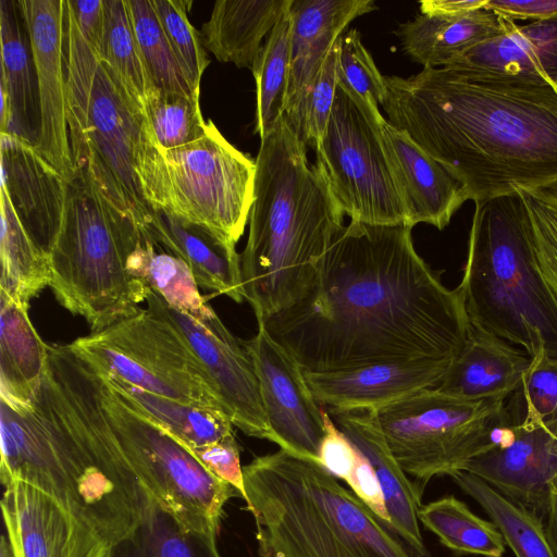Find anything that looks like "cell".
Segmentation results:
<instances>
[{
    "mask_svg": "<svg viewBox=\"0 0 557 557\" xmlns=\"http://www.w3.org/2000/svg\"><path fill=\"white\" fill-rule=\"evenodd\" d=\"M134 32L153 88L199 98L187 81L151 0H127Z\"/></svg>",
    "mask_w": 557,
    "mask_h": 557,
    "instance_id": "cell-39",
    "label": "cell"
},
{
    "mask_svg": "<svg viewBox=\"0 0 557 557\" xmlns=\"http://www.w3.org/2000/svg\"><path fill=\"white\" fill-rule=\"evenodd\" d=\"M144 110L161 150L190 144L206 134L208 121L201 114L199 98L152 88Z\"/></svg>",
    "mask_w": 557,
    "mask_h": 557,
    "instance_id": "cell-40",
    "label": "cell"
},
{
    "mask_svg": "<svg viewBox=\"0 0 557 557\" xmlns=\"http://www.w3.org/2000/svg\"><path fill=\"white\" fill-rule=\"evenodd\" d=\"M48 345L33 326L27 309L0 290V398L27 408L41 385Z\"/></svg>",
    "mask_w": 557,
    "mask_h": 557,
    "instance_id": "cell-30",
    "label": "cell"
},
{
    "mask_svg": "<svg viewBox=\"0 0 557 557\" xmlns=\"http://www.w3.org/2000/svg\"><path fill=\"white\" fill-rule=\"evenodd\" d=\"M260 140L240 267L244 298L265 321L308 293L344 212L286 116Z\"/></svg>",
    "mask_w": 557,
    "mask_h": 557,
    "instance_id": "cell-4",
    "label": "cell"
},
{
    "mask_svg": "<svg viewBox=\"0 0 557 557\" xmlns=\"http://www.w3.org/2000/svg\"><path fill=\"white\" fill-rule=\"evenodd\" d=\"M67 347L94 368L136 387L224 412L185 339L165 318L149 309L76 338Z\"/></svg>",
    "mask_w": 557,
    "mask_h": 557,
    "instance_id": "cell-13",
    "label": "cell"
},
{
    "mask_svg": "<svg viewBox=\"0 0 557 557\" xmlns=\"http://www.w3.org/2000/svg\"><path fill=\"white\" fill-rule=\"evenodd\" d=\"M548 540L557 556V494H553L550 507L545 521Z\"/></svg>",
    "mask_w": 557,
    "mask_h": 557,
    "instance_id": "cell-52",
    "label": "cell"
},
{
    "mask_svg": "<svg viewBox=\"0 0 557 557\" xmlns=\"http://www.w3.org/2000/svg\"><path fill=\"white\" fill-rule=\"evenodd\" d=\"M339 430L368 459L381 484L389 525L413 557H429L419 525L422 491L393 456L375 410L333 411Z\"/></svg>",
    "mask_w": 557,
    "mask_h": 557,
    "instance_id": "cell-23",
    "label": "cell"
},
{
    "mask_svg": "<svg viewBox=\"0 0 557 557\" xmlns=\"http://www.w3.org/2000/svg\"><path fill=\"white\" fill-rule=\"evenodd\" d=\"M486 8L513 22L517 20L536 22L557 15V0H487Z\"/></svg>",
    "mask_w": 557,
    "mask_h": 557,
    "instance_id": "cell-50",
    "label": "cell"
},
{
    "mask_svg": "<svg viewBox=\"0 0 557 557\" xmlns=\"http://www.w3.org/2000/svg\"><path fill=\"white\" fill-rule=\"evenodd\" d=\"M384 438L403 470L424 486L465 471L512 433L506 399L465 400L426 388L375 410Z\"/></svg>",
    "mask_w": 557,
    "mask_h": 557,
    "instance_id": "cell-11",
    "label": "cell"
},
{
    "mask_svg": "<svg viewBox=\"0 0 557 557\" xmlns=\"http://www.w3.org/2000/svg\"><path fill=\"white\" fill-rule=\"evenodd\" d=\"M103 7L104 35L100 58L145 113V102L153 87L134 32L127 0H103Z\"/></svg>",
    "mask_w": 557,
    "mask_h": 557,
    "instance_id": "cell-38",
    "label": "cell"
},
{
    "mask_svg": "<svg viewBox=\"0 0 557 557\" xmlns=\"http://www.w3.org/2000/svg\"><path fill=\"white\" fill-rule=\"evenodd\" d=\"M376 10L373 0H293L290 74L285 116L297 119L320 69L344 29L356 17Z\"/></svg>",
    "mask_w": 557,
    "mask_h": 557,
    "instance_id": "cell-22",
    "label": "cell"
},
{
    "mask_svg": "<svg viewBox=\"0 0 557 557\" xmlns=\"http://www.w3.org/2000/svg\"><path fill=\"white\" fill-rule=\"evenodd\" d=\"M143 237L82 174L67 182L63 221L49 251L50 287L91 332L137 313L147 288L128 271V258Z\"/></svg>",
    "mask_w": 557,
    "mask_h": 557,
    "instance_id": "cell-8",
    "label": "cell"
},
{
    "mask_svg": "<svg viewBox=\"0 0 557 557\" xmlns=\"http://www.w3.org/2000/svg\"><path fill=\"white\" fill-rule=\"evenodd\" d=\"M128 271L171 307L199 322L206 323L216 315L200 294L188 265L178 257L161 251L151 239L137 240L128 258Z\"/></svg>",
    "mask_w": 557,
    "mask_h": 557,
    "instance_id": "cell-34",
    "label": "cell"
},
{
    "mask_svg": "<svg viewBox=\"0 0 557 557\" xmlns=\"http://www.w3.org/2000/svg\"><path fill=\"white\" fill-rule=\"evenodd\" d=\"M449 476L487 513L516 557H557L548 540L545 521L539 516L468 471H458Z\"/></svg>",
    "mask_w": 557,
    "mask_h": 557,
    "instance_id": "cell-35",
    "label": "cell"
},
{
    "mask_svg": "<svg viewBox=\"0 0 557 557\" xmlns=\"http://www.w3.org/2000/svg\"><path fill=\"white\" fill-rule=\"evenodd\" d=\"M459 289L472 329L557 360V298L536 265L529 218L512 193L474 203Z\"/></svg>",
    "mask_w": 557,
    "mask_h": 557,
    "instance_id": "cell-6",
    "label": "cell"
},
{
    "mask_svg": "<svg viewBox=\"0 0 557 557\" xmlns=\"http://www.w3.org/2000/svg\"><path fill=\"white\" fill-rule=\"evenodd\" d=\"M0 557H14L9 540L5 536L1 537Z\"/></svg>",
    "mask_w": 557,
    "mask_h": 557,
    "instance_id": "cell-53",
    "label": "cell"
},
{
    "mask_svg": "<svg viewBox=\"0 0 557 557\" xmlns=\"http://www.w3.org/2000/svg\"><path fill=\"white\" fill-rule=\"evenodd\" d=\"M418 518L444 546L457 554L502 557L506 550L504 536L494 522L476 516L454 496L421 505Z\"/></svg>",
    "mask_w": 557,
    "mask_h": 557,
    "instance_id": "cell-36",
    "label": "cell"
},
{
    "mask_svg": "<svg viewBox=\"0 0 557 557\" xmlns=\"http://www.w3.org/2000/svg\"><path fill=\"white\" fill-rule=\"evenodd\" d=\"M260 557H413L320 465L284 449L243 467Z\"/></svg>",
    "mask_w": 557,
    "mask_h": 557,
    "instance_id": "cell-5",
    "label": "cell"
},
{
    "mask_svg": "<svg viewBox=\"0 0 557 557\" xmlns=\"http://www.w3.org/2000/svg\"><path fill=\"white\" fill-rule=\"evenodd\" d=\"M256 161L235 148L208 120L196 141L161 150L151 131L138 175L151 210H161L235 244L249 220L255 198Z\"/></svg>",
    "mask_w": 557,
    "mask_h": 557,
    "instance_id": "cell-9",
    "label": "cell"
},
{
    "mask_svg": "<svg viewBox=\"0 0 557 557\" xmlns=\"http://www.w3.org/2000/svg\"><path fill=\"white\" fill-rule=\"evenodd\" d=\"M256 82V132L272 134L285 116L290 74V21L288 13L268 35L252 67Z\"/></svg>",
    "mask_w": 557,
    "mask_h": 557,
    "instance_id": "cell-37",
    "label": "cell"
},
{
    "mask_svg": "<svg viewBox=\"0 0 557 557\" xmlns=\"http://www.w3.org/2000/svg\"><path fill=\"white\" fill-rule=\"evenodd\" d=\"M450 363L382 362L334 372H304L319 404L333 411L377 410L426 388H436Z\"/></svg>",
    "mask_w": 557,
    "mask_h": 557,
    "instance_id": "cell-20",
    "label": "cell"
},
{
    "mask_svg": "<svg viewBox=\"0 0 557 557\" xmlns=\"http://www.w3.org/2000/svg\"><path fill=\"white\" fill-rule=\"evenodd\" d=\"M350 491L382 520L389 525V516L387 513L384 494L376 474L368 461L360 453L356 467L346 481Z\"/></svg>",
    "mask_w": 557,
    "mask_h": 557,
    "instance_id": "cell-48",
    "label": "cell"
},
{
    "mask_svg": "<svg viewBox=\"0 0 557 557\" xmlns=\"http://www.w3.org/2000/svg\"><path fill=\"white\" fill-rule=\"evenodd\" d=\"M379 107L337 84L315 164L351 221L407 224V213L386 153ZM408 225V224H407Z\"/></svg>",
    "mask_w": 557,
    "mask_h": 557,
    "instance_id": "cell-12",
    "label": "cell"
},
{
    "mask_svg": "<svg viewBox=\"0 0 557 557\" xmlns=\"http://www.w3.org/2000/svg\"><path fill=\"white\" fill-rule=\"evenodd\" d=\"M69 350L84 386L139 484L182 524L218 533L223 507L235 488L212 474L187 446L122 399L95 368Z\"/></svg>",
    "mask_w": 557,
    "mask_h": 557,
    "instance_id": "cell-10",
    "label": "cell"
},
{
    "mask_svg": "<svg viewBox=\"0 0 557 557\" xmlns=\"http://www.w3.org/2000/svg\"><path fill=\"white\" fill-rule=\"evenodd\" d=\"M411 232L350 220L308 293L262 321L304 372L458 356L471 331L462 294L417 252Z\"/></svg>",
    "mask_w": 557,
    "mask_h": 557,
    "instance_id": "cell-1",
    "label": "cell"
},
{
    "mask_svg": "<svg viewBox=\"0 0 557 557\" xmlns=\"http://www.w3.org/2000/svg\"><path fill=\"white\" fill-rule=\"evenodd\" d=\"M518 24L488 8L458 16L420 14L396 30L403 50L424 67H444L475 46Z\"/></svg>",
    "mask_w": 557,
    "mask_h": 557,
    "instance_id": "cell-28",
    "label": "cell"
},
{
    "mask_svg": "<svg viewBox=\"0 0 557 557\" xmlns=\"http://www.w3.org/2000/svg\"><path fill=\"white\" fill-rule=\"evenodd\" d=\"M0 134L36 147L40 134L37 73L18 0L0 1Z\"/></svg>",
    "mask_w": 557,
    "mask_h": 557,
    "instance_id": "cell-24",
    "label": "cell"
},
{
    "mask_svg": "<svg viewBox=\"0 0 557 557\" xmlns=\"http://www.w3.org/2000/svg\"><path fill=\"white\" fill-rule=\"evenodd\" d=\"M530 364L527 352L471 327L436 389L465 400L507 399L520 387Z\"/></svg>",
    "mask_w": 557,
    "mask_h": 557,
    "instance_id": "cell-25",
    "label": "cell"
},
{
    "mask_svg": "<svg viewBox=\"0 0 557 557\" xmlns=\"http://www.w3.org/2000/svg\"><path fill=\"white\" fill-rule=\"evenodd\" d=\"M66 121L75 173L147 238L153 211L138 175L150 127L112 69L82 36L64 0Z\"/></svg>",
    "mask_w": 557,
    "mask_h": 557,
    "instance_id": "cell-7",
    "label": "cell"
},
{
    "mask_svg": "<svg viewBox=\"0 0 557 557\" xmlns=\"http://www.w3.org/2000/svg\"><path fill=\"white\" fill-rule=\"evenodd\" d=\"M1 190L32 238L49 255L59 234L67 182L32 144L0 134Z\"/></svg>",
    "mask_w": 557,
    "mask_h": 557,
    "instance_id": "cell-19",
    "label": "cell"
},
{
    "mask_svg": "<svg viewBox=\"0 0 557 557\" xmlns=\"http://www.w3.org/2000/svg\"><path fill=\"white\" fill-rule=\"evenodd\" d=\"M337 84L377 107L384 104L386 98L384 76L363 46L361 34L357 29H350L339 39Z\"/></svg>",
    "mask_w": 557,
    "mask_h": 557,
    "instance_id": "cell-45",
    "label": "cell"
},
{
    "mask_svg": "<svg viewBox=\"0 0 557 557\" xmlns=\"http://www.w3.org/2000/svg\"><path fill=\"white\" fill-rule=\"evenodd\" d=\"M37 73L40 134L38 152L66 181L75 175L66 121L63 59L64 0H18Z\"/></svg>",
    "mask_w": 557,
    "mask_h": 557,
    "instance_id": "cell-18",
    "label": "cell"
},
{
    "mask_svg": "<svg viewBox=\"0 0 557 557\" xmlns=\"http://www.w3.org/2000/svg\"><path fill=\"white\" fill-rule=\"evenodd\" d=\"M0 417L3 485L39 488L110 545L134 528L141 485L92 405L74 404L44 376L30 407L1 399Z\"/></svg>",
    "mask_w": 557,
    "mask_h": 557,
    "instance_id": "cell-3",
    "label": "cell"
},
{
    "mask_svg": "<svg viewBox=\"0 0 557 557\" xmlns=\"http://www.w3.org/2000/svg\"><path fill=\"white\" fill-rule=\"evenodd\" d=\"M107 557H221L216 532L182 524L141 486V510L137 523L110 545Z\"/></svg>",
    "mask_w": 557,
    "mask_h": 557,
    "instance_id": "cell-31",
    "label": "cell"
},
{
    "mask_svg": "<svg viewBox=\"0 0 557 557\" xmlns=\"http://www.w3.org/2000/svg\"><path fill=\"white\" fill-rule=\"evenodd\" d=\"M506 406L512 424L527 418L557 426V360L544 352L531 357L520 387Z\"/></svg>",
    "mask_w": 557,
    "mask_h": 557,
    "instance_id": "cell-42",
    "label": "cell"
},
{
    "mask_svg": "<svg viewBox=\"0 0 557 557\" xmlns=\"http://www.w3.org/2000/svg\"><path fill=\"white\" fill-rule=\"evenodd\" d=\"M341 37L324 60L297 119L290 124L306 147L309 145L315 149L321 143L329 124L337 88V59Z\"/></svg>",
    "mask_w": 557,
    "mask_h": 557,
    "instance_id": "cell-44",
    "label": "cell"
},
{
    "mask_svg": "<svg viewBox=\"0 0 557 557\" xmlns=\"http://www.w3.org/2000/svg\"><path fill=\"white\" fill-rule=\"evenodd\" d=\"M322 416L325 434L320 445L318 465L346 482L356 467L360 451L334 424L326 411L323 410Z\"/></svg>",
    "mask_w": 557,
    "mask_h": 557,
    "instance_id": "cell-47",
    "label": "cell"
},
{
    "mask_svg": "<svg viewBox=\"0 0 557 557\" xmlns=\"http://www.w3.org/2000/svg\"><path fill=\"white\" fill-rule=\"evenodd\" d=\"M147 238L182 259L199 286L236 302L245 299L240 255L235 244L161 210L153 212Z\"/></svg>",
    "mask_w": 557,
    "mask_h": 557,
    "instance_id": "cell-26",
    "label": "cell"
},
{
    "mask_svg": "<svg viewBox=\"0 0 557 557\" xmlns=\"http://www.w3.org/2000/svg\"><path fill=\"white\" fill-rule=\"evenodd\" d=\"M146 302L147 309L165 318L185 339L233 425L248 436L272 442L259 381L243 341L230 332L218 314L201 323L150 289Z\"/></svg>",
    "mask_w": 557,
    "mask_h": 557,
    "instance_id": "cell-14",
    "label": "cell"
},
{
    "mask_svg": "<svg viewBox=\"0 0 557 557\" xmlns=\"http://www.w3.org/2000/svg\"><path fill=\"white\" fill-rule=\"evenodd\" d=\"M444 67L557 85V15L517 25L510 33L475 46Z\"/></svg>",
    "mask_w": 557,
    "mask_h": 557,
    "instance_id": "cell-27",
    "label": "cell"
},
{
    "mask_svg": "<svg viewBox=\"0 0 557 557\" xmlns=\"http://www.w3.org/2000/svg\"><path fill=\"white\" fill-rule=\"evenodd\" d=\"M2 292L28 310L29 301L50 285L49 255L32 238L8 196L0 191Z\"/></svg>",
    "mask_w": 557,
    "mask_h": 557,
    "instance_id": "cell-33",
    "label": "cell"
},
{
    "mask_svg": "<svg viewBox=\"0 0 557 557\" xmlns=\"http://www.w3.org/2000/svg\"><path fill=\"white\" fill-rule=\"evenodd\" d=\"M487 0H425L420 2L421 14L458 16L483 9Z\"/></svg>",
    "mask_w": 557,
    "mask_h": 557,
    "instance_id": "cell-51",
    "label": "cell"
},
{
    "mask_svg": "<svg viewBox=\"0 0 557 557\" xmlns=\"http://www.w3.org/2000/svg\"><path fill=\"white\" fill-rule=\"evenodd\" d=\"M382 135L395 183L407 213V224H431L444 230L467 201L462 185L404 131L382 123Z\"/></svg>",
    "mask_w": 557,
    "mask_h": 557,
    "instance_id": "cell-21",
    "label": "cell"
},
{
    "mask_svg": "<svg viewBox=\"0 0 557 557\" xmlns=\"http://www.w3.org/2000/svg\"><path fill=\"white\" fill-rule=\"evenodd\" d=\"M387 121L483 202L557 184V85L424 67L384 76Z\"/></svg>",
    "mask_w": 557,
    "mask_h": 557,
    "instance_id": "cell-2",
    "label": "cell"
},
{
    "mask_svg": "<svg viewBox=\"0 0 557 557\" xmlns=\"http://www.w3.org/2000/svg\"><path fill=\"white\" fill-rule=\"evenodd\" d=\"M66 4L82 36L100 57L104 35L103 0H66Z\"/></svg>",
    "mask_w": 557,
    "mask_h": 557,
    "instance_id": "cell-49",
    "label": "cell"
},
{
    "mask_svg": "<svg viewBox=\"0 0 557 557\" xmlns=\"http://www.w3.org/2000/svg\"><path fill=\"white\" fill-rule=\"evenodd\" d=\"M96 370L122 399L140 410L190 450L213 444L234 433L231 419L222 411L156 395L117 376Z\"/></svg>",
    "mask_w": 557,
    "mask_h": 557,
    "instance_id": "cell-32",
    "label": "cell"
},
{
    "mask_svg": "<svg viewBox=\"0 0 557 557\" xmlns=\"http://www.w3.org/2000/svg\"><path fill=\"white\" fill-rule=\"evenodd\" d=\"M257 322L258 332L243 344L259 381L272 442L281 449L318 463L325 434L323 410L296 359L273 339L262 321Z\"/></svg>",
    "mask_w": 557,
    "mask_h": 557,
    "instance_id": "cell-15",
    "label": "cell"
},
{
    "mask_svg": "<svg viewBox=\"0 0 557 557\" xmlns=\"http://www.w3.org/2000/svg\"><path fill=\"white\" fill-rule=\"evenodd\" d=\"M516 191L529 218L536 265L557 298V184Z\"/></svg>",
    "mask_w": 557,
    "mask_h": 557,
    "instance_id": "cell-41",
    "label": "cell"
},
{
    "mask_svg": "<svg viewBox=\"0 0 557 557\" xmlns=\"http://www.w3.org/2000/svg\"><path fill=\"white\" fill-rule=\"evenodd\" d=\"M168 41L195 92L200 95V81L210 61L202 37L189 22L186 0H151Z\"/></svg>",
    "mask_w": 557,
    "mask_h": 557,
    "instance_id": "cell-43",
    "label": "cell"
},
{
    "mask_svg": "<svg viewBox=\"0 0 557 557\" xmlns=\"http://www.w3.org/2000/svg\"><path fill=\"white\" fill-rule=\"evenodd\" d=\"M191 453L212 474L231 484L245 500L244 472L234 433Z\"/></svg>",
    "mask_w": 557,
    "mask_h": 557,
    "instance_id": "cell-46",
    "label": "cell"
},
{
    "mask_svg": "<svg viewBox=\"0 0 557 557\" xmlns=\"http://www.w3.org/2000/svg\"><path fill=\"white\" fill-rule=\"evenodd\" d=\"M465 471L546 521L557 494V426L524 418L512 424L509 440L473 458Z\"/></svg>",
    "mask_w": 557,
    "mask_h": 557,
    "instance_id": "cell-16",
    "label": "cell"
},
{
    "mask_svg": "<svg viewBox=\"0 0 557 557\" xmlns=\"http://www.w3.org/2000/svg\"><path fill=\"white\" fill-rule=\"evenodd\" d=\"M293 0H219L202 25L203 46L220 62L252 70L262 39L289 12Z\"/></svg>",
    "mask_w": 557,
    "mask_h": 557,
    "instance_id": "cell-29",
    "label": "cell"
},
{
    "mask_svg": "<svg viewBox=\"0 0 557 557\" xmlns=\"http://www.w3.org/2000/svg\"><path fill=\"white\" fill-rule=\"evenodd\" d=\"M1 508L14 557H107L110 544L88 523L39 488L4 485Z\"/></svg>",
    "mask_w": 557,
    "mask_h": 557,
    "instance_id": "cell-17",
    "label": "cell"
}]
</instances>
